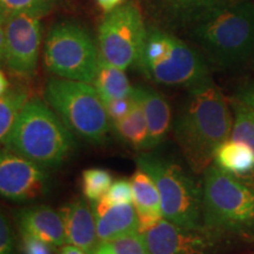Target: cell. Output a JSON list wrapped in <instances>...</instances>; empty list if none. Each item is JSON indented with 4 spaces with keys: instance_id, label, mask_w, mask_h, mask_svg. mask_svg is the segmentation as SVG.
Masks as SVG:
<instances>
[{
    "instance_id": "obj_1",
    "label": "cell",
    "mask_w": 254,
    "mask_h": 254,
    "mask_svg": "<svg viewBox=\"0 0 254 254\" xmlns=\"http://www.w3.org/2000/svg\"><path fill=\"white\" fill-rule=\"evenodd\" d=\"M232 125L230 106L211 78L190 87L174 136L193 172H204L213 163L219 146L230 139Z\"/></svg>"
},
{
    "instance_id": "obj_2",
    "label": "cell",
    "mask_w": 254,
    "mask_h": 254,
    "mask_svg": "<svg viewBox=\"0 0 254 254\" xmlns=\"http://www.w3.org/2000/svg\"><path fill=\"white\" fill-rule=\"evenodd\" d=\"M193 38L222 65L246 60L254 52V4H221L190 15Z\"/></svg>"
},
{
    "instance_id": "obj_3",
    "label": "cell",
    "mask_w": 254,
    "mask_h": 254,
    "mask_svg": "<svg viewBox=\"0 0 254 254\" xmlns=\"http://www.w3.org/2000/svg\"><path fill=\"white\" fill-rule=\"evenodd\" d=\"M6 148L40 166L62 165L74 146L73 133L47 103L30 98L4 141Z\"/></svg>"
},
{
    "instance_id": "obj_4",
    "label": "cell",
    "mask_w": 254,
    "mask_h": 254,
    "mask_svg": "<svg viewBox=\"0 0 254 254\" xmlns=\"http://www.w3.org/2000/svg\"><path fill=\"white\" fill-rule=\"evenodd\" d=\"M202 226L215 234H254V189L214 163L204 171Z\"/></svg>"
},
{
    "instance_id": "obj_5",
    "label": "cell",
    "mask_w": 254,
    "mask_h": 254,
    "mask_svg": "<svg viewBox=\"0 0 254 254\" xmlns=\"http://www.w3.org/2000/svg\"><path fill=\"white\" fill-rule=\"evenodd\" d=\"M138 167L150 174L159 190L163 217L185 228H202V186L178 163L153 153L136 158Z\"/></svg>"
},
{
    "instance_id": "obj_6",
    "label": "cell",
    "mask_w": 254,
    "mask_h": 254,
    "mask_svg": "<svg viewBox=\"0 0 254 254\" xmlns=\"http://www.w3.org/2000/svg\"><path fill=\"white\" fill-rule=\"evenodd\" d=\"M45 99L73 134L90 142L106 139L112 123L92 84L52 78L46 84Z\"/></svg>"
},
{
    "instance_id": "obj_7",
    "label": "cell",
    "mask_w": 254,
    "mask_h": 254,
    "mask_svg": "<svg viewBox=\"0 0 254 254\" xmlns=\"http://www.w3.org/2000/svg\"><path fill=\"white\" fill-rule=\"evenodd\" d=\"M138 68L151 80L166 86L190 88L209 79L207 66L194 50L155 28L147 31Z\"/></svg>"
},
{
    "instance_id": "obj_8",
    "label": "cell",
    "mask_w": 254,
    "mask_h": 254,
    "mask_svg": "<svg viewBox=\"0 0 254 254\" xmlns=\"http://www.w3.org/2000/svg\"><path fill=\"white\" fill-rule=\"evenodd\" d=\"M99 59V47L80 25L59 23L47 33L44 60L47 69L59 78L92 84Z\"/></svg>"
},
{
    "instance_id": "obj_9",
    "label": "cell",
    "mask_w": 254,
    "mask_h": 254,
    "mask_svg": "<svg viewBox=\"0 0 254 254\" xmlns=\"http://www.w3.org/2000/svg\"><path fill=\"white\" fill-rule=\"evenodd\" d=\"M146 37L147 30L138 6L133 2L120 5L107 12L100 24V57L124 71L139 67Z\"/></svg>"
},
{
    "instance_id": "obj_10",
    "label": "cell",
    "mask_w": 254,
    "mask_h": 254,
    "mask_svg": "<svg viewBox=\"0 0 254 254\" xmlns=\"http://www.w3.org/2000/svg\"><path fill=\"white\" fill-rule=\"evenodd\" d=\"M40 17L20 13L4 23L5 46L2 59L8 71L19 77L36 72L41 45Z\"/></svg>"
},
{
    "instance_id": "obj_11",
    "label": "cell",
    "mask_w": 254,
    "mask_h": 254,
    "mask_svg": "<svg viewBox=\"0 0 254 254\" xmlns=\"http://www.w3.org/2000/svg\"><path fill=\"white\" fill-rule=\"evenodd\" d=\"M49 185L45 167L7 148L0 151V195L27 202L45 194Z\"/></svg>"
},
{
    "instance_id": "obj_12",
    "label": "cell",
    "mask_w": 254,
    "mask_h": 254,
    "mask_svg": "<svg viewBox=\"0 0 254 254\" xmlns=\"http://www.w3.org/2000/svg\"><path fill=\"white\" fill-rule=\"evenodd\" d=\"M150 254H208L215 246L217 234L207 228H185L161 219L142 232Z\"/></svg>"
},
{
    "instance_id": "obj_13",
    "label": "cell",
    "mask_w": 254,
    "mask_h": 254,
    "mask_svg": "<svg viewBox=\"0 0 254 254\" xmlns=\"http://www.w3.org/2000/svg\"><path fill=\"white\" fill-rule=\"evenodd\" d=\"M59 213L65 227L66 244L78 247L86 254H94L100 241L90 205L84 199H75L62 206Z\"/></svg>"
},
{
    "instance_id": "obj_14",
    "label": "cell",
    "mask_w": 254,
    "mask_h": 254,
    "mask_svg": "<svg viewBox=\"0 0 254 254\" xmlns=\"http://www.w3.org/2000/svg\"><path fill=\"white\" fill-rule=\"evenodd\" d=\"M93 213L100 243H111L139 231L138 215L133 204H112L104 196L93 202Z\"/></svg>"
},
{
    "instance_id": "obj_15",
    "label": "cell",
    "mask_w": 254,
    "mask_h": 254,
    "mask_svg": "<svg viewBox=\"0 0 254 254\" xmlns=\"http://www.w3.org/2000/svg\"><path fill=\"white\" fill-rule=\"evenodd\" d=\"M20 233L30 234L53 247L66 244L65 227L59 212L49 206H32L17 214Z\"/></svg>"
},
{
    "instance_id": "obj_16",
    "label": "cell",
    "mask_w": 254,
    "mask_h": 254,
    "mask_svg": "<svg viewBox=\"0 0 254 254\" xmlns=\"http://www.w3.org/2000/svg\"><path fill=\"white\" fill-rule=\"evenodd\" d=\"M133 97L140 104L148 126L147 150L155 148L165 140L171 126L172 112L164 95L151 87L135 86Z\"/></svg>"
},
{
    "instance_id": "obj_17",
    "label": "cell",
    "mask_w": 254,
    "mask_h": 254,
    "mask_svg": "<svg viewBox=\"0 0 254 254\" xmlns=\"http://www.w3.org/2000/svg\"><path fill=\"white\" fill-rule=\"evenodd\" d=\"M133 206L138 215L139 232H145L163 219L159 190L150 174L138 167L131 179Z\"/></svg>"
},
{
    "instance_id": "obj_18",
    "label": "cell",
    "mask_w": 254,
    "mask_h": 254,
    "mask_svg": "<svg viewBox=\"0 0 254 254\" xmlns=\"http://www.w3.org/2000/svg\"><path fill=\"white\" fill-rule=\"evenodd\" d=\"M213 163L232 176H249L254 172V150L249 145L228 139L219 146Z\"/></svg>"
},
{
    "instance_id": "obj_19",
    "label": "cell",
    "mask_w": 254,
    "mask_h": 254,
    "mask_svg": "<svg viewBox=\"0 0 254 254\" xmlns=\"http://www.w3.org/2000/svg\"><path fill=\"white\" fill-rule=\"evenodd\" d=\"M92 85L98 91L103 101L132 97L134 87L131 86L125 71L117 67L100 57L97 74Z\"/></svg>"
},
{
    "instance_id": "obj_20",
    "label": "cell",
    "mask_w": 254,
    "mask_h": 254,
    "mask_svg": "<svg viewBox=\"0 0 254 254\" xmlns=\"http://www.w3.org/2000/svg\"><path fill=\"white\" fill-rule=\"evenodd\" d=\"M112 126L126 144L132 146L135 150H147V122H146L144 111H142L140 104L135 100V98L131 112L123 119L113 123Z\"/></svg>"
},
{
    "instance_id": "obj_21",
    "label": "cell",
    "mask_w": 254,
    "mask_h": 254,
    "mask_svg": "<svg viewBox=\"0 0 254 254\" xmlns=\"http://www.w3.org/2000/svg\"><path fill=\"white\" fill-rule=\"evenodd\" d=\"M30 97L24 88H12L0 97V144L7 138Z\"/></svg>"
},
{
    "instance_id": "obj_22",
    "label": "cell",
    "mask_w": 254,
    "mask_h": 254,
    "mask_svg": "<svg viewBox=\"0 0 254 254\" xmlns=\"http://www.w3.org/2000/svg\"><path fill=\"white\" fill-rule=\"evenodd\" d=\"M231 105L234 120L230 139L249 145L254 150V109L237 99L232 100Z\"/></svg>"
},
{
    "instance_id": "obj_23",
    "label": "cell",
    "mask_w": 254,
    "mask_h": 254,
    "mask_svg": "<svg viewBox=\"0 0 254 254\" xmlns=\"http://www.w3.org/2000/svg\"><path fill=\"white\" fill-rule=\"evenodd\" d=\"M59 0H0V21L5 23L9 17L27 13L43 18L49 14Z\"/></svg>"
},
{
    "instance_id": "obj_24",
    "label": "cell",
    "mask_w": 254,
    "mask_h": 254,
    "mask_svg": "<svg viewBox=\"0 0 254 254\" xmlns=\"http://www.w3.org/2000/svg\"><path fill=\"white\" fill-rule=\"evenodd\" d=\"M112 183V174L103 168H88L82 172V192L91 202H97L104 198Z\"/></svg>"
},
{
    "instance_id": "obj_25",
    "label": "cell",
    "mask_w": 254,
    "mask_h": 254,
    "mask_svg": "<svg viewBox=\"0 0 254 254\" xmlns=\"http://www.w3.org/2000/svg\"><path fill=\"white\" fill-rule=\"evenodd\" d=\"M116 254H150L141 232H133L111 241Z\"/></svg>"
},
{
    "instance_id": "obj_26",
    "label": "cell",
    "mask_w": 254,
    "mask_h": 254,
    "mask_svg": "<svg viewBox=\"0 0 254 254\" xmlns=\"http://www.w3.org/2000/svg\"><path fill=\"white\" fill-rule=\"evenodd\" d=\"M165 1L176 13L190 17L214 6L226 4L228 0H165Z\"/></svg>"
},
{
    "instance_id": "obj_27",
    "label": "cell",
    "mask_w": 254,
    "mask_h": 254,
    "mask_svg": "<svg viewBox=\"0 0 254 254\" xmlns=\"http://www.w3.org/2000/svg\"><path fill=\"white\" fill-rule=\"evenodd\" d=\"M105 198L110 200L112 204H133L131 182L120 179L112 183Z\"/></svg>"
},
{
    "instance_id": "obj_28",
    "label": "cell",
    "mask_w": 254,
    "mask_h": 254,
    "mask_svg": "<svg viewBox=\"0 0 254 254\" xmlns=\"http://www.w3.org/2000/svg\"><path fill=\"white\" fill-rule=\"evenodd\" d=\"M105 107H106L107 114H109L111 123H116L123 119L127 114L131 112L133 105H134V98H119V99H112L109 101H104Z\"/></svg>"
},
{
    "instance_id": "obj_29",
    "label": "cell",
    "mask_w": 254,
    "mask_h": 254,
    "mask_svg": "<svg viewBox=\"0 0 254 254\" xmlns=\"http://www.w3.org/2000/svg\"><path fill=\"white\" fill-rule=\"evenodd\" d=\"M0 254H17L11 224L0 208Z\"/></svg>"
},
{
    "instance_id": "obj_30",
    "label": "cell",
    "mask_w": 254,
    "mask_h": 254,
    "mask_svg": "<svg viewBox=\"0 0 254 254\" xmlns=\"http://www.w3.org/2000/svg\"><path fill=\"white\" fill-rule=\"evenodd\" d=\"M21 247L24 254H53L52 245L30 234L21 233Z\"/></svg>"
},
{
    "instance_id": "obj_31",
    "label": "cell",
    "mask_w": 254,
    "mask_h": 254,
    "mask_svg": "<svg viewBox=\"0 0 254 254\" xmlns=\"http://www.w3.org/2000/svg\"><path fill=\"white\" fill-rule=\"evenodd\" d=\"M234 99L239 100L240 103L249 105L254 109V82H251L249 85H245L238 90Z\"/></svg>"
},
{
    "instance_id": "obj_32",
    "label": "cell",
    "mask_w": 254,
    "mask_h": 254,
    "mask_svg": "<svg viewBox=\"0 0 254 254\" xmlns=\"http://www.w3.org/2000/svg\"><path fill=\"white\" fill-rule=\"evenodd\" d=\"M123 1L124 0H97V2L105 12H110L117 8L118 6L122 5Z\"/></svg>"
},
{
    "instance_id": "obj_33",
    "label": "cell",
    "mask_w": 254,
    "mask_h": 254,
    "mask_svg": "<svg viewBox=\"0 0 254 254\" xmlns=\"http://www.w3.org/2000/svg\"><path fill=\"white\" fill-rule=\"evenodd\" d=\"M94 254H116V253H114L112 245H111L110 243L104 241V243L99 244V246L97 247Z\"/></svg>"
},
{
    "instance_id": "obj_34",
    "label": "cell",
    "mask_w": 254,
    "mask_h": 254,
    "mask_svg": "<svg viewBox=\"0 0 254 254\" xmlns=\"http://www.w3.org/2000/svg\"><path fill=\"white\" fill-rule=\"evenodd\" d=\"M9 90V84L7 78H6L5 73L0 68V97H2L6 92Z\"/></svg>"
},
{
    "instance_id": "obj_35",
    "label": "cell",
    "mask_w": 254,
    "mask_h": 254,
    "mask_svg": "<svg viewBox=\"0 0 254 254\" xmlns=\"http://www.w3.org/2000/svg\"><path fill=\"white\" fill-rule=\"evenodd\" d=\"M59 254H86L84 252V251H81L80 249H78V247L75 246H72V245H66L63 247V250L60 251Z\"/></svg>"
},
{
    "instance_id": "obj_36",
    "label": "cell",
    "mask_w": 254,
    "mask_h": 254,
    "mask_svg": "<svg viewBox=\"0 0 254 254\" xmlns=\"http://www.w3.org/2000/svg\"><path fill=\"white\" fill-rule=\"evenodd\" d=\"M4 46H5V28H4V23L0 21V59L2 58Z\"/></svg>"
}]
</instances>
